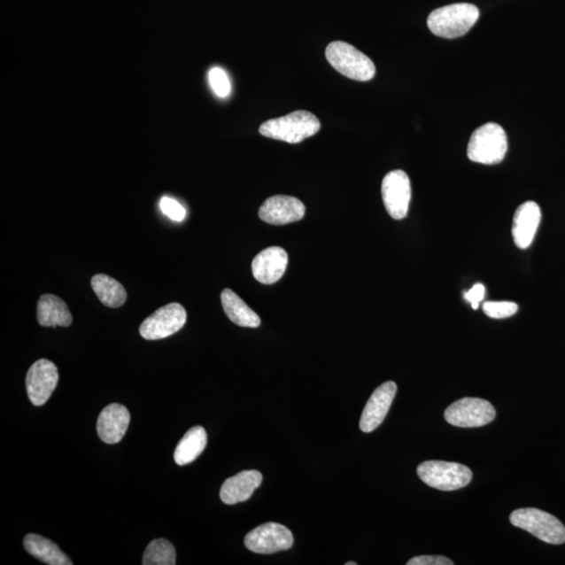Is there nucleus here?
Returning <instances> with one entry per match:
<instances>
[{
  "mask_svg": "<svg viewBox=\"0 0 565 565\" xmlns=\"http://www.w3.org/2000/svg\"><path fill=\"white\" fill-rule=\"evenodd\" d=\"M129 424L128 409L119 403H112L103 409L97 419V435L106 444H117L122 441Z\"/></svg>",
  "mask_w": 565,
  "mask_h": 565,
  "instance_id": "obj_16",
  "label": "nucleus"
},
{
  "mask_svg": "<svg viewBox=\"0 0 565 565\" xmlns=\"http://www.w3.org/2000/svg\"><path fill=\"white\" fill-rule=\"evenodd\" d=\"M37 320L43 327H69L73 316L63 299L53 294H43L37 305Z\"/></svg>",
  "mask_w": 565,
  "mask_h": 565,
  "instance_id": "obj_18",
  "label": "nucleus"
},
{
  "mask_svg": "<svg viewBox=\"0 0 565 565\" xmlns=\"http://www.w3.org/2000/svg\"><path fill=\"white\" fill-rule=\"evenodd\" d=\"M321 129L320 120L313 113L298 111L267 120L260 127V134L273 140L298 143L317 134Z\"/></svg>",
  "mask_w": 565,
  "mask_h": 565,
  "instance_id": "obj_2",
  "label": "nucleus"
},
{
  "mask_svg": "<svg viewBox=\"0 0 565 565\" xmlns=\"http://www.w3.org/2000/svg\"><path fill=\"white\" fill-rule=\"evenodd\" d=\"M91 287L102 304L109 308H119L126 302L124 286L107 275H96L91 279Z\"/></svg>",
  "mask_w": 565,
  "mask_h": 565,
  "instance_id": "obj_22",
  "label": "nucleus"
},
{
  "mask_svg": "<svg viewBox=\"0 0 565 565\" xmlns=\"http://www.w3.org/2000/svg\"><path fill=\"white\" fill-rule=\"evenodd\" d=\"M59 382V373L55 363L39 360L34 363L27 375L28 399L34 406H42L50 399Z\"/></svg>",
  "mask_w": 565,
  "mask_h": 565,
  "instance_id": "obj_11",
  "label": "nucleus"
},
{
  "mask_svg": "<svg viewBox=\"0 0 565 565\" xmlns=\"http://www.w3.org/2000/svg\"><path fill=\"white\" fill-rule=\"evenodd\" d=\"M382 194L389 215L395 221L406 218L412 198L411 181L405 171L388 173L383 181Z\"/></svg>",
  "mask_w": 565,
  "mask_h": 565,
  "instance_id": "obj_10",
  "label": "nucleus"
},
{
  "mask_svg": "<svg viewBox=\"0 0 565 565\" xmlns=\"http://www.w3.org/2000/svg\"><path fill=\"white\" fill-rule=\"evenodd\" d=\"M480 17V10L471 4H453L432 11L428 26L432 34L453 39L464 36Z\"/></svg>",
  "mask_w": 565,
  "mask_h": 565,
  "instance_id": "obj_1",
  "label": "nucleus"
},
{
  "mask_svg": "<svg viewBox=\"0 0 565 565\" xmlns=\"http://www.w3.org/2000/svg\"><path fill=\"white\" fill-rule=\"evenodd\" d=\"M160 210L172 221L181 222L186 217L187 212L177 200L170 197H163L160 200Z\"/></svg>",
  "mask_w": 565,
  "mask_h": 565,
  "instance_id": "obj_26",
  "label": "nucleus"
},
{
  "mask_svg": "<svg viewBox=\"0 0 565 565\" xmlns=\"http://www.w3.org/2000/svg\"><path fill=\"white\" fill-rule=\"evenodd\" d=\"M306 207L301 200L291 196L276 195L265 200L259 210V217L274 226L298 222L305 216Z\"/></svg>",
  "mask_w": 565,
  "mask_h": 565,
  "instance_id": "obj_12",
  "label": "nucleus"
},
{
  "mask_svg": "<svg viewBox=\"0 0 565 565\" xmlns=\"http://www.w3.org/2000/svg\"><path fill=\"white\" fill-rule=\"evenodd\" d=\"M417 474L426 485L442 491L464 488L472 478L468 467L444 461H426L419 465Z\"/></svg>",
  "mask_w": 565,
  "mask_h": 565,
  "instance_id": "obj_6",
  "label": "nucleus"
},
{
  "mask_svg": "<svg viewBox=\"0 0 565 565\" xmlns=\"http://www.w3.org/2000/svg\"><path fill=\"white\" fill-rule=\"evenodd\" d=\"M486 294V288L481 282H477L474 287L471 288L469 291L465 293V298L467 302H469L472 306V308L476 310L480 303L483 301L484 297Z\"/></svg>",
  "mask_w": 565,
  "mask_h": 565,
  "instance_id": "obj_27",
  "label": "nucleus"
},
{
  "mask_svg": "<svg viewBox=\"0 0 565 565\" xmlns=\"http://www.w3.org/2000/svg\"><path fill=\"white\" fill-rule=\"evenodd\" d=\"M396 393L397 385L393 382L384 383L375 390L361 414L360 428L363 432H372L383 422Z\"/></svg>",
  "mask_w": 565,
  "mask_h": 565,
  "instance_id": "obj_13",
  "label": "nucleus"
},
{
  "mask_svg": "<svg viewBox=\"0 0 565 565\" xmlns=\"http://www.w3.org/2000/svg\"><path fill=\"white\" fill-rule=\"evenodd\" d=\"M247 549L257 554H274L290 550L293 536L290 529L280 523L267 522L252 530L245 536Z\"/></svg>",
  "mask_w": 565,
  "mask_h": 565,
  "instance_id": "obj_9",
  "label": "nucleus"
},
{
  "mask_svg": "<svg viewBox=\"0 0 565 565\" xmlns=\"http://www.w3.org/2000/svg\"><path fill=\"white\" fill-rule=\"evenodd\" d=\"M345 565H357V563L356 562H347V563H345Z\"/></svg>",
  "mask_w": 565,
  "mask_h": 565,
  "instance_id": "obj_29",
  "label": "nucleus"
},
{
  "mask_svg": "<svg viewBox=\"0 0 565 565\" xmlns=\"http://www.w3.org/2000/svg\"><path fill=\"white\" fill-rule=\"evenodd\" d=\"M186 321V309L181 304L172 303L147 317L141 325L140 333L147 340L163 339L180 331Z\"/></svg>",
  "mask_w": 565,
  "mask_h": 565,
  "instance_id": "obj_8",
  "label": "nucleus"
},
{
  "mask_svg": "<svg viewBox=\"0 0 565 565\" xmlns=\"http://www.w3.org/2000/svg\"><path fill=\"white\" fill-rule=\"evenodd\" d=\"M326 58L334 69L352 80L366 82L376 74V67L370 58L349 43L334 42L329 44Z\"/></svg>",
  "mask_w": 565,
  "mask_h": 565,
  "instance_id": "obj_4",
  "label": "nucleus"
},
{
  "mask_svg": "<svg viewBox=\"0 0 565 565\" xmlns=\"http://www.w3.org/2000/svg\"><path fill=\"white\" fill-rule=\"evenodd\" d=\"M451 559L443 556H419L411 559L407 565H453Z\"/></svg>",
  "mask_w": 565,
  "mask_h": 565,
  "instance_id": "obj_28",
  "label": "nucleus"
},
{
  "mask_svg": "<svg viewBox=\"0 0 565 565\" xmlns=\"http://www.w3.org/2000/svg\"><path fill=\"white\" fill-rule=\"evenodd\" d=\"M207 443V435L203 426H194L190 430L175 449V463L180 466L194 462L204 453Z\"/></svg>",
  "mask_w": 565,
  "mask_h": 565,
  "instance_id": "obj_21",
  "label": "nucleus"
},
{
  "mask_svg": "<svg viewBox=\"0 0 565 565\" xmlns=\"http://www.w3.org/2000/svg\"><path fill=\"white\" fill-rule=\"evenodd\" d=\"M287 265L288 255L282 247H268L253 259L252 275L262 284H274L285 274Z\"/></svg>",
  "mask_w": 565,
  "mask_h": 565,
  "instance_id": "obj_14",
  "label": "nucleus"
},
{
  "mask_svg": "<svg viewBox=\"0 0 565 565\" xmlns=\"http://www.w3.org/2000/svg\"><path fill=\"white\" fill-rule=\"evenodd\" d=\"M484 313L490 319H508L518 311V306L513 302H486L483 306Z\"/></svg>",
  "mask_w": 565,
  "mask_h": 565,
  "instance_id": "obj_25",
  "label": "nucleus"
},
{
  "mask_svg": "<svg viewBox=\"0 0 565 565\" xmlns=\"http://www.w3.org/2000/svg\"><path fill=\"white\" fill-rule=\"evenodd\" d=\"M221 303L224 313L234 324L247 328H258L261 325L260 317L232 290L222 291Z\"/></svg>",
  "mask_w": 565,
  "mask_h": 565,
  "instance_id": "obj_19",
  "label": "nucleus"
},
{
  "mask_svg": "<svg viewBox=\"0 0 565 565\" xmlns=\"http://www.w3.org/2000/svg\"><path fill=\"white\" fill-rule=\"evenodd\" d=\"M209 83L214 94L221 99H226L232 91V84L228 74L221 67L216 66L210 69Z\"/></svg>",
  "mask_w": 565,
  "mask_h": 565,
  "instance_id": "obj_24",
  "label": "nucleus"
},
{
  "mask_svg": "<svg viewBox=\"0 0 565 565\" xmlns=\"http://www.w3.org/2000/svg\"><path fill=\"white\" fill-rule=\"evenodd\" d=\"M508 151V138L503 127L487 123L472 134L467 155L470 160L483 165H497Z\"/></svg>",
  "mask_w": 565,
  "mask_h": 565,
  "instance_id": "obj_3",
  "label": "nucleus"
},
{
  "mask_svg": "<svg viewBox=\"0 0 565 565\" xmlns=\"http://www.w3.org/2000/svg\"><path fill=\"white\" fill-rule=\"evenodd\" d=\"M25 549L34 557L50 565H73V561L53 541L37 534H27L23 540Z\"/></svg>",
  "mask_w": 565,
  "mask_h": 565,
  "instance_id": "obj_20",
  "label": "nucleus"
},
{
  "mask_svg": "<svg viewBox=\"0 0 565 565\" xmlns=\"http://www.w3.org/2000/svg\"><path fill=\"white\" fill-rule=\"evenodd\" d=\"M143 565H174L176 551L170 541L159 538L151 541L143 557Z\"/></svg>",
  "mask_w": 565,
  "mask_h": 565,
  "instance_id": "obj_23",
  "label": "nucleus"
},
{
  "mask_svg": "<svg viewBox=\"0 0 565 565\" xmlns=\"http://www.w3.org/2000/svg\"><path fill=\"white\" fill-rule=\"evenodd\" d=\"M510 522L546 544L565 543L564 524L550 513L535 508L518 509L512 512Z\"/></svg>",
  "mask_w": 565,
  "mask_h": 565,
  "instance_id": "obj_5",
  "label": "nucleus"
},
{
  "mask_svg": "<svg viewBox=\"0 0 565 565\" xmlns=\"http://www.w3.org/2000/svg\"><path fill=\"white\" fill-rule=\"evenodd\" d=\"M541 221V211L534 201L517 207L513 218L512 236L518 249L527 250L532 244Z\"/></svg>",
  "mask_w": 565,
  "mask_h": 565,
  "instance_id": "obj_15",
  "label": "nucleus"
},
{
  "mask_svg": "<svg viewBox=\"0 0 565 565\" xmlns=\"http://www.w3.org/2000/svg\"><path fill=\"white\" fill-rule=\"evenodd\" d=\"M444 417L449 424L458 428H481L492 422L495 409L491 403L480 398H463L448 406Z\"/></svg>",
  "mask_w": 565,
  "mask_h": 565,
  "instance_id": "obj_7",
  "label": "nucleus"
},
{
  "mask_svg": "<svg viewBox=\"0 0 565 565\" xmlns=\"http://www.w3.org/2000/svg\"><path fill=\"white\" fill-rule=\"evenodd\" d=\"M263 481L261 472L245 470L222 484L221 499L224 504L236 505L252 498L255 490L260 487Z\"/></svg>",
  "mask_w": 565,
  "mask_h": 565,
  "instance_id": "obj_17",
  "label": "nucleus"
}]
</instances>
